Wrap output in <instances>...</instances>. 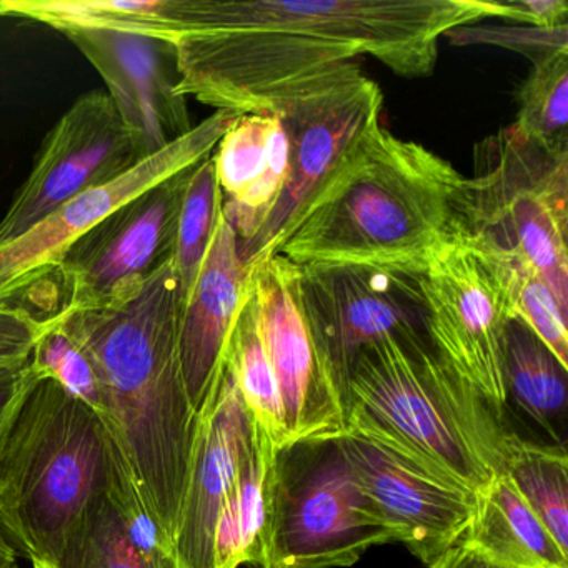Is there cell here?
<instances>
[{
	"mask_svg": "<svg viewBox=\"0 0 568 568\" xmlns=\"http://www.w3.org/2000/svg\"><path fill=\"white\" fill-rule=\"evenodd\" d=\"M44 328L41 315L12 302H0V367L29 362Z\"/></svg>",
	"mask_w": 568,
	"mask_h": 568,
	"instance_id": "1f68e13d",
	"label": "cell"
},
{
	"mask_svg": "<svg viewBox=\"0 0 568 568\" xmlns=\"http://www.w3.org/2000/svg\"><path fill=\"white\" fill-rule=\"evenodd\" d=\"M337 442L352 477L395 541L427 567L462 544L477 491L382 438L347 430Z\"/></svg>",
	"mask_w": 568,
	"mask_h": 568,
	"instance_id": "7c38bea8",
	"label": "cell"
},
{
	"mask_svg": "<svg viewBox=\"0 0 568 568\" xmlns=\"http://www.w3.org/2000/svg\"><path fill=\"white\" fill-rule=\"evenodd\" d=\"M428 568H494L487 561L478 558L477 555L468 551L467 548L457 545V547L448 550L447 554L442 555L437 561Z\"/></svg>",
	"mask_w": 568,
	"mask_h": 568,
	"instance_id": "e575fe53",
	"label": "cell"
},
{
	"mask_svg": "<svg viewBox=\"0 0 568 568\" xmlns=\"http://www.w3.org/2000/svg\"><path fill=\"white\" fill-rule=\"evenodd\" d=\"M347 430L390 442L477 494L507 474L524 442L428 337L362 348L348 381Z\"/></svg>",
	"mask_w": 568,
	"mask_h": 568,
	"instance_id": "277c9868",
	"label": "cell"
},
{
	"mask_svg": "<svg viewBox=\"0 0 568 568\" xmlns=\"http://www.w3.org/2000/svg\"><path fill=\"white\" fill-rule=\"evenodd\" d=\"M504 19L530 28L557 29L568 26V4L565 0H510L501 2Z\"/></svg>",
	"mask_w": 568,
	"mask_h": 568,
	"instance_id": "d6a6232c",
	"label": "cell"
},
{
	"mask_svg": "<svg viewBox=\"0 0 568 568\" xmlns=\"http://www.w3.org/2000/svg\"><path fill=\"white\" fill-rule=\"evenodd\" d=\"M382 109L381 88L351 62L298 89L272 111L287 132V182L257 235L239 248L245 265L277 254L322 189L381 125Z\"/></svg>",
	"mask_w": 568,
	"mask_h": 568,
	"instance_id": "ba28073f",
	"label": "cell"
},
{
	"mask_svg": "<svg viewBox=\"0 0 568 568\" xmlns=\"http://www.w3.org/2000/svg\"><path fill=\"white\" fill-rule=\"evenodd\" d=\"M504 19L485 0H195L175 39L178 92L215 111L272 112L361 55L405 79L434 74L447 32Z\"/></svg>",
	"mask_w": 568,
	"mask_h": 568,
	"instance_id": "6da1fadb",
	"label": "cell"
},
{
	"mask_svg": "<svg viewBox=\"0 0 568 568\" xmlns=\"http://www.w3.org/2000/svg\"><path fill=\"white\" fill-rule=\"evenodd\" d=\"M465 175L414 141L372 129L278 247L295 265L361 264L422 274L462 235Z\"/></svg>",
	"mask_w": 568,
	"mask_h": 568,
	"instance_id": "3957f363",
	"label": "cell"
},
{
	"mask_svg": "<svg viewBox=\"0 0 568 568\" xmlns=\"http://www.w3.org/2000/svg\"><path fill=\"white\" fill-rule=\"evenodd\" d=\"M420 287L432 347L505 414V328L510 318L490 268L457 239L435 252L420 274Z\"/></svg>",
	"mask_w": 568,
	"mask_h": 568,
	"instance_id": "4fadbf2b",
	"label": "cell"
},
{
	"mask_svg": "<svg viewBox=\"0 0 568 568\" xmlns=\"http://www.w3.org/2000/svg\"><path fill=\"white\" fill-rule=\"evenodd\" d=\"M58 568H181L121 465L114 485L69 538Z\"/></svg>",
	"mask_w": 568,
	"mask_h": 568,
	"instance_id": "ffe728a7",
	"label": "cell"
},
{
	"mask_svg": "<svg viewBox=\"0 0 568 568\" xmlns=\"http://www.w3.org/2000/svg\"><path fill=\"white\" fill-rule=\"evenodd\" d=\"M514 128L554 148H568V52L534 64L518 89Z\"/></svg>",
	"mask_w": 568,
	"mask_h": 568,
	"instance_id": "f1b7e54d",
	"label": "cell"
},
{
	"mask_svg": "<svg viewBox=\"0 0 568 568\" xmlns=\"http://www.w3.org/2000/svg\"><path fill=\"white\" fill-rule=\"evenodd\" d=\"M239 115L215 111L187 135L145 159L128 174L84 192L18 241L0 247V302H12L16 295L44 281L64 252L112 212L165 179L211 158Z\"/></svg>",
	"mask_w": 568,
	"mask_h": 568,
	"instance_id": "9a60e30c",
	"label": "cell"
},
{
	"mask_svg": "<svg viewBox=\"0 0 568 568\" xmlns=\"http://www.w3.org/2000/svg\"><path fill=\"white\" fill-rule=\"evenodd\" d=\"M181 285L174 264L118 304L55 312L98 381V414L145 514L174 545L199 415L179 352Z\"/></svg>",
	"mask_w": 568,
	"mask_h": 568,
	"instance_id": "7a4b0ae2",
	"label": "cell"
},
{
	"mask_svg": "<svg viewBox=\"0 0 568 568\" xmlns=\"http://www.w3.org/2000/svg\"><path fill=\"white\" fill-rule=\"evenodd\" d=\"M32 567L34 568H58L54 564H49V561L44 560H31Z\"/></svg>",
	"mask_w": 568,
	"mask_h": 568,
	"instance_id": "8d00e7d4",
	"label": "cell"
},
{
	"mask_svg": "<svg viewBox=\"0 0 568 568\" xmlns=\"http://www.w3.org/2000/svg\"><path fill=\"white\" fill-rule=\"evenodd\" d=\"M31 362L12 367H0V440L4 437L19 404L29 388L39 381Z\"/></svg>",
	"mask_w": 568,
	"mask_h": 568,
	"instance_id": "836d02e7",
	"label": "cell"
},
{
	"mask_svg": "<svg viewBox=\"0 0 568 568\" xmlns=\"http://www.w3.org/2000/svg\"><path fill=\"white\" fill-rule=\"evenodd\" d=\"M252 430L231 365L199 412L187 487L174 538L181 568H215V531L231 500L242 447Z\"/></svg>",
	"mask_w": 568,
	"mask_h": 568,
	"instance_id": "e0dca14e",
	"label": "cell"
},
{
	"mask_svg": "<svg viewBox=\"0 0 568 568\" xmlns=\"http://www.w3.org/2000/svg\"><path fill=\"white\" fill-rule=\"evenodd\" d=\"M518 494L568 554V457L561 445L524 438L507 470Z\"/></svg>",
	"mask_w": 568,
	"mask_h": 568,
	"instance_id": "4316f807",
	"label": "cell"
},
{
	"mask_svg": "<svg viewBox=\"0 0 568 568\" xmlns=\"http://www.w3.org/2000/svg\"><path fill=\"white\" fill-rule=\"evenodd\" d=\"M0 568H19L14 547L6 540L2 531H0Z\"/></svg>",
	"mask_w": 568,
	"mask_h": 568,
	"instance_id": "d590c367",
	"label": "cell"
},
{
	"mask_svg": "<svg viewBox=\"0 0 568 568\" xmlns=\"http://www.w3.org/2000/svg\"><path fill=\"white\" fill-rule=\"evenodd\" d=\"M194 168L142 192L64 252L48 275L61 281L55 312L91 311L125 301L172 261L179 212Z\"/></svg>",
	"mask_w": 568,
	"mask_h": 568,
	"instance_id": "30bf717a",
	"label": "cell"
},
{
	"mask_svg": "<svg viewBox=\"0 0 568 568\" xmlns=\"http://www.w3.org/2000/svg\"><path fill=\"white\" fill-rule=\"evenodd\" d=\"M225 361L234 372L239 390L255 424L274 440L277 450H281L287 445L284 407L277 378L261 337L257 307L248 281L241 311L229 338Z\"/></svg>",
	"mask_w": 568,
	"mask_h": 568,
	"instance_id": "cb8c5ba5",
	"label": "cell"
},
{
	"mask_svg": "<svg viewBox=\"0 0 568 568\" xmlns=\"http://www.w3.org/2000/svg\"><path fill=\"white\" fill-rule=\"evenodd\" d=\"M221 214V187L211 155L192 169L179 212L172 264L184 302L201 272Z\"/></svg>",
	"mask_w": 568,
	"mask_h": 568,
	"instance_id": "83f0119b",
	"label": "cell"
},
{
	"mask_svg": "<svg viewBox=\"0 0 568 568\" xmlns=\"http://www.w3.org/2000/svg\"><path fill=\"white\" fill-rule=\"evenodd\" d=\"M275 462L277 447L274 440L252 418L251 435L239 458L231 501L241 528L242 564L257 565L258 568L267 557L271 538Z\"/></svg>",
	"mask_w": 568,
	"mask_h": 568,
	"instance_id": "484cf974",
	"label": "cell"
},
{
	"mask_svg": "<svg viewBox=\"0 0 568 568\" xmlns=\"http://www.w3.org/2000/svg\"><path fill=\"white\" fill-rule=\"evenodd\" d=\"M462 547L494 568H568V554L524 500L507 475L478 491Z\"/></svg>",
	"mask_w": 568,
	"mask_h": 568,
	"instance_id": "44dd1931",
	"label": "cell"
},
{
	"mask_svg": "<svg viewBox=\"0 0 568 568\" xmlns=\"http://www.w3.org/2000/svg\"><path fill=\"white\" fill-rule=\"evenodd\" d=\"M395 541L362 494L337 437L277 450L271 538L262 568H344Z\"/></svg>",
	"mask_w": 568,
	"mask_h": 568,
	"instance_id": "52a82bcc",
	"label": "cell"
},
{
	"mask_svg": "<svg viewBox=\"0 0 568 568\" xmlns=\"http://www.w3.org/2000/svg\"><path fill=\"white\" fill-rule=\"evenodd\" d=\"M245 287L247 267L239 251V237L221 214L179 324L182 374L197 415L224 371L229 338Z\"/></svg>",
	"mask_w": 568,
	"mask_h": 568,
	"instance_id": "ac0fdd59",
	"label": "cell"
},
{
	"mask_svg": "<svg viewBox=\"0 0 568 568\" xmlns=\"http://www.w3.org/2000/svg\"><path fill=\"white\" fill-rule=\"evenodd\" d=\"M245 267L281 392L287 445L345 434L347 404L302 311L295 265L275 254Z\"/></svg>",
	"mask_w": 568,
	"mask_h": 568,
	"instance_id": "5bb4252c",
	"label": "cell"
},
{
	"mask_svg": "<svg viewBox=\"0 0 568 568\" xmlns=\"http://www.w3.org/2000/svg\"><path fill=\"white\" fill-rule=\"evenodd\" d=\"M194 0H0V18L41 22L59 32L105 29L174 42L191 28Z\"/></svg>",
	"mask_w": 568,
	"mask_h": 568,
	"instance_id": "7402d4cb",
	"label": "cell"
},
{
	"mask_svg": "<svg viewBox=\"0 0 568 568\" xmlns=\"http://www.w3.org/2000/svg\"><path fill=\"white\" fill-rule=\"evenodd\" d=\"M445 38L455 45L487 44L510 49L530 59L531 64L568 52V26L541 28H457Z\"/></svg>",
	"mask_w": 568,
	"mask_h": 568,
	"instance_id": "4dcf8cb0",
	"label": "cell"
},
{
	"mask_svg": "<svg viewBox=\"0 0 568 568\" xmlns=\"http://www.w3.org/2000/svg\"><path fill=\"white\" fill-rule=\"evenodd\" d=\"M470 247L494 274L508 318L527 325L568 367V314L561 311L544 278L521 255Z\"/></svg>",
	"mask_w": 568,
	"mask_h": 568,
	"instance_id": "d4e9b609",
	"label": "cell"
},
{
	"mask_svg": "<svg viewBox=\"0 0 568 568\" xmlns=\"http://www.w3.org/2000/svg\"><path fill=\"white\" fill-rule=\"evenodd\" d=\"M44 321V332L36 342L29 358L32 368L39 377L54 378L75 397L98 410V381L88 354L69 334L59 315H51Z\"/></svg>",
	"mask_w": 568,
	"mask_h": 568,
	"instance_id": "f546056e",
	"label": "cell"
},
{
	"mask_svg": "<svg viewBox=\"0 0 568 568\" xmlns=\"http://www.w3.org/2000/svg\"><path fill=\"white\" fill-rule=\"evenodd\" d=\"M118 468L98 412L54 378H39L0 440V531L31 560L58 565Z\"/></svg>",
	"mask_w": 568,
	"mask_h": 568,
	"instance_id": "5b68a950",
	"label": "cell"
},
{
	"mask_svg": "<svg viewBox=\"0 0 568 568\" xmlns=\"http://www.w3.org/2000/svg\"><path fill=\"white\" fill-rule=\"evenodd\" d=\"M104 79L142 158L164 151L194 129L179 94L174 42L105 29L62 32Z\"/></svg>",
	"mask_w": 568,
	"mask_h": 568,
	"instance_id": "2e32d148",
	"label": "cell"
},
{
	"mask_svg": "<svg viewBox=\"0 0 568 568\" xmlns=\"http://www.w3.org/2000/svg\"><path fill=\"white\" fill-rule=\"evenodd\" d=\"M295 287L347 415L348 381L362 348L387 337H428L420 274L377 265H295Z\"/></svg>",
	"mask_w": 568,
	"mask_h": 568,
	"instance_id": "9c48e42d",
	"label": "cell"
},
{
	"mask_svg": "<svg viewBox=\"0 0 568 568\" xmlns=\"http://www.w3.org/2000/svg\"><path fill=\"white\" fill-rule=\"evenodd\" d=\"M145 161L108 92L81 95L51 129L31 174L0 221V247L84 192L102 187Z\"/></svg>",
	"mask_w": 568,
	"mask_h": 568,
	"instance_id": "8fae6325",
	"label": "cell"
},
{
	"mask_svg": "<svg viewBox=\"0 0 568 568\" xmlns=\"http://www.w3.org/2000/svg\"><path fill=\"white\" fill-rule=\"evenodd\" d=\"M568 148L508 125L475 145L465 178L460 241L518 254L568 314Z\"/></svg>",
	"mask_w": 568,
	"mask_h": 568,
	"instance_id": "8992f818",
	"label": "cell"
},
{
	"mask_svg": "<svg viewBox=\"0 0 568 568\" xmlns=\"http://www.w3.org/2000/svg\"><path fill=\"white\" fill-rule=\"evenodd\" d=\"M222 214L239 237V248L257 235L284 192L288 139L281 115L241 114L212 152Z\"/></svg>",
	"mask_w": 568,
	"mask_h": 568,
	"instance_id": "d6986e66",
	"label": "cell"
},
{
	"mask_svg": "<svg viewBox=\"0 0 568 568\" xmlns=\"http://www.w3.org/2000/svg\"><path fill=\"white\" fill-rule=\"evenodd\" d=\"M504 377L507 400L547 432L555 445L565 447L568 405V367L521 322L505 328Z\"/></svg>",
	"mask_w": 568,
	"mask_h": 568,
	"instance_id": "603a6c76",
	"label": "cell"
}]
</instances>
